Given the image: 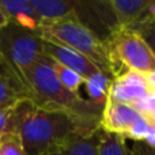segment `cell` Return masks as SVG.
I'll return each instance as SVG.
<instances>
[{"instance_id":"cell-23","label":"cell","mask_w":155,"mask_h":155,"mask_svg":"<svg viewBox=\"0 0 155 155\" xmlns=\"http://www.w3.org/2000/svg\"><path fill=\"white\" fill-rule=\"evenodd\" d=\"M147 12L151 15H155V0H150V4H148Z\"/></svg>"},{"instance_id":"cell-10","label":"cell","mask_w":155,"mask_h":155,"mask_svg":"<svg viewBox=\"0 0 155 155\" xmlns=\"http://www.w3.org/2000/svg\"><path fill=\"white\" fill-rule=\"evenodd\" d=\"M118 29H129L147 14L150 0H109Z\"/></svg>"},{"instance_id":"cell-8","label":"cell","mask_w":155,"mask_h":155,"mask_svg":"<svg viewBox=\"0 0 155 155\" xmlns=\"http://www.w3.org/2000/svg\"><path fill=\"white\" fill-rule=\"evenodd\" d=\"M44 52H45V54L49 59H52L53 61L64 65V67L70 68V70L75 71V72L79 74L84 80L94 76V75H97V74L102 72L90 59H87V57L83 56V54L72 51V49L65 48V46L45 41V42H44Z\"/></svg>"},{"instance_id":"cell-5","label":"cell","mask_w":155,"mask_h":155,"mask_svg":"<svg viewBox=\"0 0 155 155\" xmlns=\"http://www.w3.org/2000/svg\"><path fill=\"white\" fill-rule=\"evenodd\" d=\"M114 59L125 70L143 75L155 72V56L139 34L129 29H118L107 40Z\"/></svg>"},{"instance_id":"cell-18","label":"cell","mask_w":155,"mask_h":155,"mask_svg":"<svg viewBox=\"0 0 155 155\" xmlns=\"http://www.w3.org/2000/svg\"><path fill=\"white\" fill-rule=\"evenodd\" d=\"M129 30L135 31L144 40V42L148 45V48L155 56V15L147 12L140 21H137L134 26L129 27Z\"/></svg>"},{"instance_id":"cell-7","label":"cell","mask_w":155,"mask_h":155,"mask_svg":"<svg viewBox=\"0 0 155 155\" xmlns=\"http://www.w3.org/2000/svg\"><path fill=\"white\" fill-rule=\"evenodd\" d=\"M150 94L151 93L148 90V86L146 83V78L143 74L125 70L121 75L113 79L107 99H113L120 104L135 106L137 102L144 99Z\"/></svg>"},{"instance_id":"cell-17","label":"cell","mask_w":155,"mask_h":155,"mask_svg":"<svg viewBox=\"0 0 155 155\" xmlns=\"http://www.w3.org/2000/svg\"><path fill=\"white\" fill-rule=\"evenodd\" d=\"M52 68H53L54 74H56L57 79L60 80V83L67 90L72 91V93H79L80 86L84 84V79L79 74H76L75 71L70 70V68L64 67V65L59 64V63L53 61V60H52Z\"/></svg>"},{"instance_id":"cell-4","label":"cell","mask_w":155,"mask_h":155,"mask_svg":"<svg viewBox=\"0 0 155 155\" xmlns=\"http://www.w3.org/2000/svg\"><path fill=\"white\" fill-rule=\"evenodd\" d=\"M44 42V38L37 31H30L10 22L0 30V54L5 71L15 78L26 91V76L46 57Z\"/></svg>"},{"instance_id":"cell-13","label":"cell","mask_w":155,"mask_h":155,"mask_svg":"<svg viewBox=\"0 0 155 155\" xmlns=\"http://www.w3.org/2000/svg\"><path fill=\"white\" fill-rule=\"evenodd\" d=\"M112 82L113 80L109 76L105 75L104 72H99L97 75L86 79L84 86H86V91L88 94V101L94 102V104L99 105V106H105L107 98H109Z\"/></svg>"},{"instance_id":"cell-25","label":"cell","mask_w":155,"mask_h":155,"mask_svg":"<svg viewBox=\"0 0 155 155\" xmlns=\"http://www.w3.org/2000/svg\"><path fill=\"white\" fill-rule=\"evenodd\" d=\"M151 125H153V127H154V129H155V123H154V124H151Z\"/></svg>"},{"instance_id":"cell-16","label":"cell","mask_w":155,"mask_h":155,"mask_svg":"<svg viewBox=\"0 0 155 155\" xmlns=\"http://www.w3.org/2000/svg\"><path fill=\"white\" fill-rule=\"evenodd\" d=\"M99 155H134V153L127 144V139L120 135L102 131Z\"/></svg>"},{"instance_id":"cell-2","label":"cell","mask_w":155,"mask_h":155,"mask_svg":"<svg viewBox=\"0 0 155 155\" xmlns=\"http://www.w3.org/2000/svg\"><path fill=\"white\" fill-rule=\"evenodd\" d=\"M37 33L45 41L70 48L86 56L112 80L125 71V68L114 59L106 41L97 37L78 21L64 19L44 22Z\"/></svg>"},{"instance_id":"cell-19","label":"cell","mask_w":155,"mask_h":155,"mask_svg":"<svg viewBox=\"0 0 155 155\" xmlns=\"http://www.w3.org/2000/svg\"><path fill=\"white\" fill-rule=\"evenodd\" d=\"M132 153L134 155H155V148L150 147L144 142H135Z\"/></svg>"},{"instance_id":"cell-11","label":"cell","mask_w":155,"mask_h":155,"mask_svg":"<svg viewBox=\"0 0 155 155\" xmlns=\"http://www.w3.org/2000/svg\"><path fill=\"white\" fill-rule=\"evenodd\" d=\"M35 11L44 22L76 19V0H31Z\"/></svg>"},{"instance_id":"cell-15","label":"cell","mask_w":155,"mask_h":155,"mask_svg":"<svg viewBox=\"0 0 155 155\" xmlns=\"http://www.w3.org/2000/svg\"><path fill=\"white\" fill-rule=\"evenodd\" d=\"M102 129L94 132L93 135L76 142L75 144L53 155H99V143H101Z\"/></svg>"},{"instance_id":"cell-6","label":"cell","mask_w":155,"mask_h":155,"mask_svg":"<svg viewBox=\"0 0 155 155\" xmlns=\"http://www.w3.org/2000/svg\"><path fill=\"white\" fill-rule=\"evenodd\" d=\"M101 129L104 132L120 135L124 139L144 142L148 135L154 134V127L137 110L125 104L107 99L101 117Z\"/></svg>"},{"instance_id":"cell-21","label":"cell","mask_w":155,"mask_h":155,"mask_svg":"<svg viewBox=\"0 0 155 155\" xmlns=\"http://www.w3.org/2000/svg\"><path fill=\"white\" fill-rule=\"evenodd\" d=\"M144 78H146V83H147V86H148V90H150V93L151 94H155V72L146 74Z\"/></svg>"},{"instance_id":"cell-14","label":"cell","mask_w":155,"mask_h":155,"mask_svg":"<svg viewBox=\"0 0 155 155\" xmlns=\"http://www.w3.org/2000/svg\"><path fill=\"white\" fill-rule=\"evenodd\" d=\"M0 155H27L21 132L10 123L0 135Z\"/></svg>"},{"instance_id":"cell-20","label":"cell","mask_w":155,"mask_h":155,"mask_svg":"<svg viewBox=\"0 0 155 155\" xmlns=\"http://www.w3.org/2000/svg\"><path fill=\"white\" fill-rule=\"evenodd\" d=\"M12 109H14V106L0 107V135H2V132L4 131V128L7 127L8 118H10L11 113H12Z\"/></svg>"},{"instance_id":"cell-22","label":"cell","mask_w":155,"mask_h":155,"mask_svg":"<svg viewBox=\"0 0 155 155\" xmlns=\"http://www.w3.org/2000/svg\"><path fill=\"white\" fill-rule=\"evenodd\" d=\"M7 23H8V19H7V16H5V14L3 12V10H2V8H0V30H2L3 27H4Z\"/></svg>"},{"instance_id":"cell-1","label":"cell","mask_w":155,"mask_h":155,"mask_svg":"<svg viewBox=\"0 0 155 155\" xmlns=\"http://www.w3.org/2000/svg\"><path fill=\"white\" fill-rule=\"evenodd\" d=\"M8 123L21 132L27 155L57 154L101 129L99 120L38 106L30 99L14 106Z\"/></svg>"},{"instance_id":"cell-3","label":"cell","mask_w":155,"mask_h":155,"mask_svg":"<svg viewBox=\"0 0 155 155\" xmlns=\"http://www.w3.org/2000/svg\"><path fill=\"white\" fill-rule=\"evenodd\" d=\"M26 87L29 99L42 107L67 110L74 114L101 121L105 106L94 104L67 90L60 83L52 68V60L48 56L40 61L26 76Z\"/></svg>"},{"instance_id":"cell-9","label":"cell","mask_w":155,"mask_h":155,"mask_svg":"<svg viewBox=\"0 0 155 155\" xmlns=\"http://www.w3.org/2000/svg\"><path fill=\"white\" fill-rule=\"evenodd\" d=\"M0 8L8 22L30 31H37L42 19L35 11L31 0H0Z\"/></svg>"},{"instance_id":"cell-12","label":"cell","mask_w":155,"mask_h":155,"mask_svg":"<svg viewBox=\"0 0 155 155\" xmlns=\"http://www.w3.org/2000/svg\"><path fill=\"white\" fill-rule=\"evenodd\" d=\"M23 99H29L26 88L7 71L0 72V107L15 106Z\"/></svg>"},{"instance_id":"cell-24","label":"cell","mask_w":155,"mask_h":155,"mask_svg":"<svg viewBox=\"0 0 155 155\" xmlns=\"http://www.w3.org/2000/svg\"><path fill=\"white\" fill-rule=\"evenodd\" d=\"M0 72H5V67H4V61H3L2 54H0Z\"/></svg>"}]
</instances>
